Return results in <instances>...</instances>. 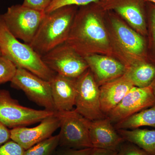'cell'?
I'll return each mask as SVG.
<instances>
[{
	"instance_id": "20",
	"label": "cell",
	"mask_w": 155,
	"mask_h": 155,
	"mask_svg": "<svg viewBox=\"0 0 155 155\" xmlns=\"http://www.w3.org/2000/svg\"><path fill=\"white\" fill-rule=\"evenodd\" d=\"M59 136H52L25 150L24 155H51L59 145Z\"/></svg>"
},
{
	"instance_id": "7",
	"label": "cell",
	"mask_w": 155,
	"mask_h": 155,
	"mask_svg": "<svg viewBox=\"0 0 155 155\" xmlns=\"http://www.w3.org/2000/svg\"><path fill=\"white\" fill-rule=\"evenodd\" d=\"M45 64L56 74L76 79L87 70L85 59L66 43L60 45L41 56Z\"/></svg>"
},
{
	"instance_id": "19",
	"label": "cell",
	"mask_w": 155,
	"mask_h": 155,
	"mask_svg": "<svg viewBox=\"0 0 155 155\" xmlns=\"http://www.w3.org/2000/svg\"><path fill=\"white\" fill-rule=\"evenodd\" d=\"M114 125L116 130L135 129L143 126L155 127V104Z\"/></svg>"
},
{
	"instance_id": "8",
	"label": "cell",
	"mask_w": 155,
	"mask_h": 155,
	"mask_svg": "<svg viewBox=\"0 0 155 155\" xmlns=\"http://www.w3.org/2000/svg\"><path fill=\"white\" fill-rule=\"evenodd\" d=\"M11 82V86L22 91L37 104L45 110L55 112L50 81L18 67Z\"/></svg>"
},
{
	"instance_id": "6",
	"label": "cell",
	"mask_w": 155,
	"mask_h": 155,
	"mask_svg": "<svg viewBox=\"0 0 155 155\" xmlns=\"http://www.w3.org/2000/svg\"><path fill=\"white\" fill-rule=\"evenodd\" d=\"M75 107L77 113L90 121L107 117L101 109L99 88L89 71L76 78Z\"/></svg>"
},
{
	"instance_id": "2",
	"label": "cell",
	"mask_w": 155,
	"mask_h": 155,
	"mask_svg": "<svg viewBox=\"0 0 155 155\" xmlns=\"http://www.w3.org/2000/svg\"><path fill=\"white\" fill-rule=\"evenodd\" d=\"M0 50L17 68L26 69L35 75L50 81L56 73L45 64L41 56L29 44L19 41L9 31L0 14Z\"/></svg>"
},
{
	"instance_id": "31",
	"label": "cell",
	"mask_w": 155,
	"mask_h": 155,
	"mask_svg": "<svg viewBox=\"0 0 155 155\" xmlns=\"http://www.w3.org/2000/svg\"><path fill=\"white\" fill-rule=\"evenodd\" d=\"M145 1L147 2L152 3V4L155 5V0H145Z\"/></svg>"
},
{
	"instance_id": "30",
	"label": "cell",
	"mask_w": 155,
	"mask_h": 155,
	"mask_svg": "<svg viewBox=\"0 0 155 155\" xmlns=\"http://www.w3.org/2000/svg\"><path fill=\"white\" fill-rule=\"evenodd\" d=\"M150 86L152 88L153 91V92L154 94L155 95V78L153 81L152 84H151Z\"/></svg>"
},
{
	"instance_id": "27",
	"label": "cell",
	"mask_w": 155,
	"mask_h": 155,
	"mask_svg": "<svg viewBox=\"0 0 155 155\" xmlns=\"http://www.w3.org/2000/svg\"><path fill=\"white\" fill-rule=\"evenodd\" d=\"M94 148L76 150L68 149L64 150L57 155H89L93 150Z\"/></svg>"
},
{
	"instance_id": "22",
	"label": "cell",
	"mask_w": 155,
	"mask_h": 155,
	"mask_svg": "<svg viewBox=\"0 0 155 155\" xmlns=\"http://www.w3.org/2000/svg\"><path fill=\"white\" fill-rule=\"evenodd\" d=\"M104 1L105 0H52L45 13L48 14L65 6H83L92 3L101 2Z\"/></svg>"
},
{
	"instance_id": "10",
	"label": "cell",
	"mask_w": 155,
	"mask_h": 155,
	"mask_svg": "<svg viewBox=\"0 0 155 155\" xmlns=\"http://www.w3.org/2000/svg\"><path fill=\"white\" fill-rule=\"evenodd\" d=\"M61 120L58 113L45 118L35 127H21L13 128L11 139L26 150L52 136L61 126Z\"/></svg>"
},
{
	"instance_id": "13",
	"label": "cell",
	"mask_w": 155,
	"mask_h": 155,
	"mask_svg": "<svg viewBox=\"0 0 155 155\" xmlns=\"http://www.w3.org/2000/svg\"><path fill=\"white\" fill-rule=\"evenodd\" d=\"M133 86L124 75L102 84L99 88L100 103L102 111L106 116Z\"/></svg>"
},
{
	"instance_id": "16",
	"label": "cell",
	"mask_w": 155,
	"mask_h": 155,
	"mask_svg": "<svg viewBox=\"0 0 155 155\" xmlns=\"http://www.w3.org/2000/svg\"><path fill=\"white\" fill-rule=\"evenodd\" d=\"M112 23L119 41L128 52L138 56L145 54L146 44L141 35L123 24L119 19H112Z\"/></svg>"
},
{
	"instance_id": "17",
	"label": "cell",
	"mask_w": 155,
	"mask_h": 155,
	"mask_svg": "<svg viewBox=\"0 0 155 155\" xmlns=\"http://www.w3.org/2000/svg\"><path fill=\"white\" fill-rule=\"evenodd\" d=\"M117 131L125 141L135 145L150 155H155V130L137 128Z\"/></svg>"
},
{
	"instance_id": "15",
	"label": "cell",
	"mask_w": 155,
	"mask_h": 155,
	"mask_svg": "<svg viewBox=\"0 0 155 155\" xmlns=\"http://www.w3.org/2000/svg\"><path fill=\"white\" fill-rule=\"evenodd\" d=\"M84 59L99 82L103 84L123 76L126 71L123 64L108 57L88 55Z\"/></svg>"
},
{
	"instance_id": "18",
	"label": "cell",
	"mask_w": 155,
	"mask_h": 155,
	"mask_svg": "<svg viewBox=\"0 0 155 155\" xmlns=\"http://www.w3.org/2000/svg\"><path fill=\"white\" fill-rule=\"evenodd\" d=\"M124 75L134 86L145 87L150 86L155 78V64L139 61L125 71Z\"/></svg>"
},
{
	"instance_id": "32",
	"label": "cell",
	"mask_w": 155,
	"mask_h": 155,
	"mask_svg": "<svg viewBox=\"0 0 155 155\" xmlns=\"http://www.w3.org/2000/svg\"><path fill=\"white\" fill-rule=\"evenodd\" d=\"M2 56V52H1V50H0V56Z\"/></svg>"
},
{
	"instance_id": "1",
	"label": "cell",
	"mask_w": 155,
	"mask_h": 155,
	"mask_svg": "<svg viewBox=\"0 0 155 155\" xmlns=\"http://www.w3.org/2000/svg\"><path fill=\"white\" fill-rule=\"evenodd\" d=\"M76 6H68L46 14L30 45L44 55L64 43L69 37L75 14Z\"/></svg>"
},
{
	"instance_id": "11",
	"label": "cell",
	"mask_w": 155,
	"mask_h": 155,
	"mask_svg": "<svg viewBox=\"0 0 155 155\" xmlns=\"http://www.w3.org/2000/svg\"><path fill=\"white\" fill-rule=\"evenodd\" d=\"M108 117L90 121L89 135L93 147L118 152L125 140L115 129Z\"/></svg>"
},
{
	"instance_id": "29",
	"label": "cell",
	"mask_w": 155,
	"mask_h": 155,
	"mask_svg": "<svg viewBox=\"0 0 155 155\" xmlns=\"http://www.w3.org/2000/svg\"><path fill=\"white\" fill-rule=\"evenodd\" d=\"M89 155H118V152L94 148L92 151Z\"/></svg>"
},
{
	"instance_id": "25",
	"label": "cell",
	"mask_w": 155,
	"mask_h": 155,
	"mask_svg": "<svg viewBox=\"0 0 155 155\" xmlns=\"http://www.w3.org/2000/svg\"><path fill=\"white\" fill-rule=\"evenodd\" d=\"M125 142L119 149L118 155H150L135 145Z\"/></svg>"
},
{
	"instance_id": "3",
	"label": "cell",
	"mask_w": 155,
	"mask_h": 155,
	"mask_svg": "<svg viewBox=\"0 0 155 155\" xmlns=\"http://www.w3.org/2000/svg\"><path fill=\"white\" fill-rule=\"evenodd\" d=\"M48 110H37L21 105L9 91L0 89V123L11 129L40 122L54 114Z\"/></svg>"
},
{
	"instance_id": "21",
	"label": "cell",
	"mask_w": 155,
	"mask_h": 155,
	"mask_svg": "<svg viewBox=\"0 0 155 155\" xmlns=\"http://www.w3.org/2000/svg\"><path fill=\"white\" fill-rule=\"evenodd\" d=\"M17 70V67L11 61L0 56V84L11 82Z\"/></svg>"
},
{
	"instance_id": "26",
	"label": "cell",
	"mask_w": 155,
	"mask_h": 155,
	"mask_svg": "<svg viewBox=\"0 0 155 155\" xmlns=\"http://www.w3.org/2000/svg\"><path fill=\"white\" fill-rule=\"evenodd\" d=\"M52 0H24L22 5L36 11L45 12Z\"/></svg>"
},
{
	"instance_id": "5",
	"label": "cell",
	"mask_w": 155,
	"mask_h": 155,
	"mask_svg": "<svg viewBox=\"0 0 155 155\" xmlns=\"http://www.w3.org/2000/svg\"><path fill=\"white\" fill-rule=\"evenodd\" d=\"M58 113L61 120L59 145L76 150L93 148L89 135L90 120L74 109Z\"/></svg>"
},
{
	"instance_id": "9",
	"label": "cell",
	"mask_w": 155,
	"mask_h": 155,
	"mask_svg": "<svg viewBox=\"0 0 155 155\" xmlns=\"http://www.w3.org/2000/svg\"><path fill=\"white\" fill-rule=\"evenodd\" d=\"M155 104V95L151 86H133L107 117L115 124Z\"/></svg>"
},
{
	"instance_id": "14",
	"label": "cell",
	"mask_w": 155,
	"mask_h": 155,
	"mask_svg": "<svg viewBox=\"0 0 155 155\" xmlns=\"http://www.w3.org/2000/svg\"><path fill=\"white\" fill-rule=\"evenodd\" d=\"M145 0H110L109 8L114 9L142 35H147Z\"/></svg>"
},
{
	"instance_id": "24",
	"label": "cell",
	"mask_w": 155,
	"mask_h": 155,
	"mask_svg": "<svg viewBox=\"0 0 155 155\" xmlns=\"http://www.w3.org/2000/svg\"><path fill=\"white\" fill-rule=\"evenodd\" d=\"M149 3L150 6L148 14L149 21L150 36L151 43V47L152 48L155 61V5L152 3Z\"/></svg>"
},
{
	"instance_id": "23",
	"label": "cell",
	"mask_w": 155,
	"mask_h": 155,
	"mask_svg": "<svg viewBox=\"0 0 155 155\" xmlns=\"http://www.w3.org/2000/svg\"><path fill=\"white\" fill-rule=\"evenodd\" d=\"M25 151L22 147L11 140L0 146V155H24Z\"/></svg>"
},
{
	"instance_id": "28",
	"label": "cell",
	"mask_w": 155,
	"mask_h": 155,
	"mask_svg": "<svg viewBox=\"0 0 155 155\" xmlns=\"http://www.w3.org/2000/svg\"><path fill=\"white\" fill-rule=\"evenodd\" d=\"M10 140H11L10 130L0 123V146Z\"/></svg>"
},
{
	"instance_id": "4",
	"label": "cell",
	"mask_w": 155,
	"mask_h": 155,
	"mask_svg": "<svg viewBox=\"0 0 155 155\" xmlns=\"http://www.w3.org/2000/svg\"><path fill=\"white\" fill-rule=\"evenodd\" d=\"M45 14V12L29 8L22 5H16L9 7L1 16L14 36L30 44Z\"/></svg>"
},
{
	"instance_id": "12",
	"label": "cell",
	"mask_w": 155,
	"mask_h": 155,
	"mask_svg": "<svg viewBox=\"0 0 155 155\" xmlns=\"http://www.w3.org/2000/svg\"><path fill=\"white\" fill-rule=\"evenodd\" d=\"M50 81L55 112L63 113L74 110L76 79L57 74Z\"/></svg>"
}]
</instances>
